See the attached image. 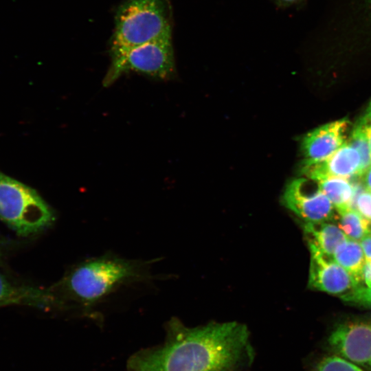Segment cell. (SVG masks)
Segmentation results:
<instances>
[{
	"mask_svg": "<svg viewBox=\"0 0 371 371\" xmlns=\"http://www.w3.org/2000/svg\"><path fill=\"white\" fill-rule=\"evenodd\" d=\"M249 337L247 327L236 322L187 328L174 319L166 343L135 353L128 368L131 371H232L247 351Z\"/></svg>",
	"mask_w": 371,
	"mask_h": 371,
	"instance_id": "1",
	"label": "cell"
},
{
	"mask_svg": "<svg viewBox=\"0 0 371 371\" xmlns=\"http://www.w3.org/2000/svg\"><path fill=\"white\" fill-rule=\"evenodd\" d=\"M161 39H172L164 0H125L119 6L115 16L111 54Z\"/></svg>",
	"mask_w": 371,
	"mask_h": 371,
	"instance_id": "2",
	"label": "cell"
},
{
	"mask_svg": "<svg viewBox=\"0 0 371 371\" xmlns=\"http://www.w3.org/2000/svg\"><path fill=\"white\" fill-rule=\"evenodd\" d=\"M138 266L128 260L101 258L76 267L60 286L71 298L91 304L125 280L139 276Z\"/></svg>",
	"mask_w": 371,
	"mask_h": 371,
	"instance_id": "3",
	"label": "cell"
},
{
	"mask_svg": "<svg viewBox=\"0 0 371 371\" xmlns=\"http://www.w3.org/2000/svg\"><path fill=\"white\" fill-rule=\"evenodd\" d=\"M0 220L27 236L51 225L54 214L34 189L0 172Z\"/></svg>",
	"mask_w": 371,
	"mask_h": 371,
	"instance_id": "4",
	"label": "cell"
},
{
	"mask_svg": "<svg viewBox=\"0 0 371 371\" xmlns=\"http://www.w3.org/2000/svg\"><path fill=\"white\" fill-rule=\"evenodd\" d=\"M111 63L103 85L109 86L121 75L136 71L166 79L175 72L172 39L157 40L111 54Z\"/></svg>",
	"mask_w": 371,
	"mask_h": 371,
	"instance_id": "5",
	"label": "cell"
},
{
	"mask_svg": "<svg viewBox=\"0 0 371 371\" xmlns=\"http://www.w3.org/2000/svg\"><path fill=\"white\" fill-rule=\"evenodd\" d=\"M327 345L334 354L371 371V318L337 323L328 337Z\"/></svg>",
	"mask_w": 371,
	"mask_h": 371,
	"instance_id": "6",
	"label": "cell"
},
{
	"mask_svg": "<svg viewBox=\"0 0 371 371\" xmlns=\"http://www.w3.org/2000/svg\"><path fill=\"white\" fill-rule=\"evenodd\" d=\"M282 203L304 223L327 221L337 218L334 206L322 192L317 181L294 179L286 185Z\"/></svg>",
	"mask_w": 371,
	"mask_h": 371,
	"instance_id": "7",
	"label": "cell"
},
{
	"mask_svg": "<svg viewBox=\"0 0 371 371\" xmlns=\"http://www.w3.org/2000/svg\"><path fill=\"white\" fill-rule=\"evenodd\" d=\"M311 262L308 286L333 295H343L357 286L348 272L332 256L309 248Z\"/></svg>",
	"mask_w": 371,
	"mask_h": 371,
	"instance_id": "8",
	"label": "cell"
},
{
	"mask_svg": "<svg viewBox=\"0 0 371 371\" xmlns=\"http://www.w3.org/2000/svg\"><path fill=\"white\" fill-rule=\"evenodd\" d=\"M349 122L341 119L332 122L307 133L302 142L303 164L322 161L331 156L346 142Z\"/></svg>",
	"mask_w": 371,
	"mask_h": 371,
	"instance_id": "9",
	"label": "cell"
},
{
	"mask_svg": "<svg viewBox=\"0 0 371 371\" xmlns=\"http://www.w3.org/2000/svg\"><path fill=\"white\" fill-rule=\"evenodd\" d=\"M361 164L358 151L345 142L326 160L302 164V172L308 179L315 181L330 177L348 179L360 177Z\"/></svg>",
	"mask_w": 371,
	"mask_h": 371,
	"instance_id": "10",
	"label": "cell"
},
{
	"mask_svg": "<svg viewBox=\"0 0 371 371\" xmlns=\"http://www.w3.org/2000/svg\"><path fill=\"white\" fill-rule=\"evenodd\" d=\"M56 303L50 291L14 285L0 273V307L11 304L47 307Z\"/></svg>",
	"mask_w": 371,
	"mask_h": 371,
	"instance_id": "11",
	"label": "cell"
},
{
	"mask_svg": "<svg viewBox=\"0 0 371 371\" xmlns=\"http://www.w3.org/2000/svg\"><path fill=\"white\" fill-rule=\"evenodd\" d=\"M302 225L308 248L332 257L338 245L348 238L339 226L327 221L304 223Z\"/></svg>",
	"mask_w": 371,
	"mask_h": 371,
	"instance_id": "12",
	"label": "cell"
},
{
	"mask_svg": "<svg viewBox=\"0 0 371 371\" xmlns=\"http://www.w3.org/2000/svg\"><path fill=\"white\" fill-rule=\"evenodd\" d=\"M333 258L348 272L359 286L362 282V271L366 262L360 244L356 240L347 238L338 245Z\"/></svg>",
	"mask_w": 371,
	"mask_h": 371,
	"instance_id": "13",
	"label": "cell"
},
{
	"mask_svg": "<svg viewBox=\"0 0 371 371\" xmlns=\"http://www.w3.org/2000/svg\"><path fill=\"white\" fill-rule=\"evenodd\" d=\"M337 212L350 209L354 188L347 179L330 177L317 181Z\"/></svg>",
	"mask_w": 371,
	"mask_h": 371,
	"instance_id": "14",
	"label": "cell"
},
{
	"mask_svg": "<svg viewBox=\"0 0 371 371\" xmlns=\"http://www.w3.org/2000/svg\"><path fill=\"white\" fill-rule=\"evenodd\" d=\"M337 213L338 226L348 238L356 241L361 240L370 234V221L357 210L348 209Z\"/></svg>",
	"mask_w": 371,
	"mask_h": 371,
	"instance_id": "15",
	"label": "cell"
},
{
	"mask_svg": "<svg viewBox=\"0 0 371 371\" xmlns=\"http://www.w3.org/2000/svg\"><path fill=\"white\" fill-rule=\"evenodd\" d=\"M348 143L355 148L360 155L361 177L371 166V148L366 134L359 122L355 126Z\"/></svg>",
	"mask_w": 371,
	"mask_h": 371,
	"instance_id": "16",
	"label": "cell"
},
{
	"mask_svg": "<svg viewBox=\"0 0 371 371\" xmlns=\"http://www.w3.org/2000/svg\"><path fill=\"white\" fill-rule=\"evenodd\" d=\"M316 371H364L360 366L333 354L324 357L318 362Z\"/></svg>",
	"mask_w": 371,
	"mask_h": 371,
	"instance_id": "17",
	"label": "cell"
},
{
	"mask_svg": "<svg viewBox=\"0 0 371 371\" xmlns=\"http://www.w3.org/2000/svg\"><path fill=\"white\" fill-rule=\"evenodd\" d=\"M340 298L349 304L371 308V287L359 285L340 295Z\"/></svg>",
	"mask_w": 371,
	"mask_h": 371,
	"instance_id": "18",
	"label": "cell"
},
{
	"mask_svg": "<svg viewBox=\"0 0 371 371\" xmlns=\"http://www.w3.org/2000/svg\"><path fill=\"white\" fill-rule=\"evenodd\" d=\"M355 210L365 218L371 221V192L366 189L357 196Z\"/></svg>",
	"mask_w": 371,
	"mask_h": 371,
	"instance_id": "19",
	"label": "cell"
},
{
	"mask_svg": "<svg viewBox=\"0 0 371 371\" xmlns=\"http://www.w3.org/2000/svg\"><path fill=\"white\" fill-rule=\"evenodd\" d=\"M358 122L363 127L371 148V112L366 111V114Z\"/></svg>",
	"mask_w": 371,
	"mask_h": 371,
	"instance_id": "20",
	"label": "cell"
},
{
	"mask_svg": "<svg viewBox=\"0 0 371 371\" xmlns=\"http://www.w3.org/2000/svg\"><path fill=\"white\" fill-rule=\"evenodd\" d=\"M365 259L366 261H371V234H368L361 240Z\"/></svg>",
	"mask_w": 371,
	"mask_h": 371,
	"instance_id": "21",
	"label": "cell"
},
{
	"mask_svg": "<svg viewBox=\"0 0 371 371\" xmlns=\"http://www.w3.org/2000/svg\"><path fill=\"white\" fill-rule=\"evenodd\" d=\"M362 281L366 286L371 287V261H366L362 271Z\"/></svg>",
	"mask_w": 371,
	"mask_h": 371,
	"instance_id": "22",
	"label": "cell"
},
{
	"mask_svg": "<svg viewBox=\"0 0 371 371\" xmlns=\"http://www.w3.org/2000/svg\"><path fill=\"white\" fill-rule=\"evenodd\" d=\"M365 188L371 192V166L361 177Z\"/></svg>",
	"mask_w": 371,
	"mask_h": 371,
	"instance_id": "23",
	"label": "cell"
},
{
	"mask_svg": "<svg viewBox=\"0 0 371 371\" xmlns=\"http://www.w3.org/2000/svg\"><path fill=\"white\" fill-rule=\"evenodd\" d=\"M278 1L284 4H292V3L299 1L300 0H278Z\"/></svg>",
	"mask_w": 371,
	"mask_h": 371,
	"instance_id": "24",
	"label": "cell"
},
{
	"mask_svg": "<svg viewBox=\"0 0 371 371\" xmlns=\"http://www.w3.org/2000/svg\"><path fill=\"white\" fill-rule=\"evenodd\" d=\"M2 250H3V243L2 241L0 240V258L3 253Z\"/></svg>",
	"mask_w": 371,
	"mask_h": 371,
	"instance_id": "25",
	"label": "cell"
},
{
	"mask_svg": "<svg viewBox=\"0 0 371 371\" xmlns=\"http://www.w3.org/2000/svg\"><path fill=\"white\" fill-rule=\"evenodd\" d=\"M367 111L371 112V102H370Z\"/></svg>",
	"mask_w": 371,
	"mask_h": 371,
	"instance_id": "26",
	"label": "cell"
},
{
	"mask_svg": "<svg viewBox=\"0 0 371 371\" xmlns=\"http://www.w3.org/2000/svg\"><path fill=\"white\" fill-rule=\"evenodd\" d=\"M370 234H371V222H370Z\"/></svg>",
	"mask_w": 371,
	"mask_h": 371,
	"instance_id": "27",
	"label": "cell"
},
{
	"mask_svg": "<svg viewBox=\"0 0 371 371\" xmlns=\"http://www.w3.org/2000/svg\"><path fill=\"white\" fill-rule=\"evenodd\" d=\"M370 1V3H371V0H369Z\"/></svg>",
	"mask_w": 371,
	"mask_h": 371,
	"instance_id": "28",
	"label": "cell"
}]
</instances>
